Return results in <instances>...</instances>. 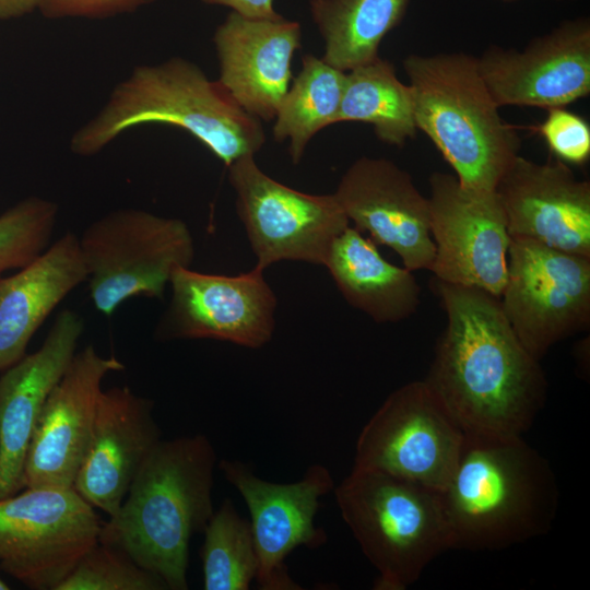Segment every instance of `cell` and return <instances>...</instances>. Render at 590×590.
Masks as SVG:
<instances>
[{
  "instance_id": "obj_1",
  "label": "cell",
  "mask_w": 590,
  "mask_h": 590,
  "mask_svg": "<svg viewBox=\"0 0 590 590\" xmlns=\"http://www.w3.org/2000/svg\"><path fill=\"white\" fill-rule=\"evenodd\" d=\"M447 317L424 379L464 435L520 437L544 406L547 380L500 299L436 280Z\"/></svg>"
},
{
  "instance_id": "obj_2",
  "label": "cell",
  "mask_w": 590,
  "mask_h": 590,
  "mask_svg": "<svg viewBox=\"0 0 590 590\" xmlns=\"http://www.w3.org/2000/svg\"><path fill=\"white\" fill-rule=\"evenodd\" d=\"M216 464L205 435L161 439L118 511L103 521L98 542L121 550L168 590H187L190 541L203 533L214 512Z\"/></svg>"
},
{
  "instance_id": "obj_3",
  "label": "cell",
  "mask_w": 590,
  "mask_h": 590,
  "mask_svg": "<svg viewBox=\"0 0 590 590\" xmlns=\"http://www.w3.org/2000/svg\"><path fill=\"white\" fill-rule=\"evenodd\" d=\"M450 548L497 551L546 534L559 491L548 461L520 437L464 435L438 492Z\"/></svg>"
},
{
  "instance_id": "obj_4",
  "label": "cell",
  "mask_w": 590,
  "mask_h": 590,
  "mask_svg": "<svg viewBox=\"0 0 590 590\" xmlns=\"http://www.w3.org/2000/svg\"><path fill=\"white\" fill-rule=\"evenodd\" d=\"M145 123L180 128L226 166L256 155L266 142L261 120L248 114L219 80L194 62L170 57L133 67L102 108L70 139L74 155L91 157L125 131Z\"/></svg>"
},
{
  "instance_id": "obj_5",
  "label": "cell",
  "mask_w": 590,
  "mask_h": 590,
  "mask_svg": "<svg viewBox=\"0 0 590 590\" xmlns=\"http://www.w3.org/2000/svg\"><path fill=\"white\" fill-rule=\"evenodd\" d=\"M403 69L417 130L433 142L461 185L495 190L519 155L520 138L500 116L477 58L461 51L411 54Z\"/></svg>"
},
{
  "instance_id": "obj_6",
  "label": "cell",
  "mask_w": 590,
  "mask_h": 590,
  "mask_svg": "<svg viewBox=\"0 0 590 590\" xmlns=\"http://www.w3.org/2000/svg\"><path fill=\"white\" fill-rule=\"evenodd\" d=\"M333 491L342 519L378 571L374 589L408 588L450 550L438 492L355 467Z\"/></svg>"
},
{
  "instance_id": "obj_7",
  "label": "cell",
  "mask_w": 590,
  "mask_h": 590,
  "mask_svg": "<svg viewBox=\"0 0 590 590\" xmlns=\"http://www.w3.org/2000/svg\"><path fill=\"white\" fill-rule=\"evenodd\" d=\"M96 310L111 317L133 297L162 298L179 267H190L194 241L176 217L123 208L92 222L79 236Z\"/></svg>"
},
{
  "instance_id": "obj_8",
  "label": "cell",
  "mask_w": 590,
  "mask_h": 590,
  "mask_svg": "<svg viewBox=\"0 0 590 590\" xmlns=\"http://www.w3.org/2000/svg\"><path fill=\"white\" fill-rule=\"evenodd\" d=\"M102 523L73 487H25L0 499V569L32 590H56L98 543Z\"/></svg>"
},
{
  "instance_id": "obj_9",
  "label": "cell",
  "mask_w": 590,
  "mask_h": 590,
  "mask_svg": "<svg viewBox=\"0 0 590 590\" xmlns=\"http://www.w3.org/2000/svg\"><path fill=\"white\" fill-rule=\"evenodd\" d=\"M227 167L255 267L264 271L280 261L323 266L334 239L351 225L334 194H311L283 185L258 166L255 155Z\"/></svg>"
},
{
  "instance_id": "obj_10",
  "label": "cell",
  "mask_w": 590,
  "mask_h": 590,
  "mask_svg": "<svg viewBox=\"0 0 590 590\" xmlns=\"http://www.w3.org/2000/svg\"><path fill=\"white\" fill-rule=\"evenodd\" d=\"M503 311L529 353L541 361L556 343L590 324V258L510 238Z\"/></svg>"
},
{
  "instance_id": "obj_11",
  "label": "cell",
  "mask_w": 590,
  "mask_h": 590,
  "mask_svg": "<svg viewBox=\"0 0 590 590\" xmlns=\"http://www.w3.org/2000/svg\"><path fill=\"white\" fill-rule=\"evenodd\" d=\"M463 439L464 433L425 381H412L391 392L364 425L354 467L440 492Z\"/></svg>"
},
{
  "instance_id": "obj_12",
  "label": "cell",
  "mask_w": 590,
  "mask_h": 590,
  "mask_svg": "<svg viewBox=\"0 0 590 590\" xmlns=\"http://www.w3.org/2000/svg\"><path fill=\"white\" fill-rule=\"evenodd\" d=\"M430 271L441 282L471 286L500 297L507 276L510 235L495 190H477L452 174L429 177Z\"/></svg>"
},
{
  "instance_id": "obj_13",
  "label": "cell",
  "mask_w": 590,
  "mask_h": 590,
  "mask_svg": "<svg viewBox=\"0 0 590 590\" xmlns=\"http://www.w3.org/2000/svg\"><path fill=\"white\" fill-rule=\"evenodd\" d=\"M219 469L246 503L258 556L257 585L261 590H302L290 575L286 557L297 547L317 548L327 534L315 518L319 499L334 488L330 470L310 464L293 483H274L257 476L238 460L223 459Z\"/></svg>"
},
{
  "instance_id": "obj_14",
  "label": "cell",
  "mask_w": 590,
  "mask_h": 590,
  "mask_svg": "<svg viewBox=\"0 0 590 590\" xmlns=\"http://www.w3.org/2000/svg\"><path fill=\"white\" fill-rule=\"evenodd\" d=\"M262 270L238 275L174 270L172 297L155 331L166 340L211 339L260 349L273 335L276 296Z\"/></svg>"
},
{
  "instance_id": "obj_15",
  "label": "cell",
  "mask_w": 590,
  "mask_h": 590,
  "mask_svg": "<svg viewBox=\"0 0 590 590\" xmlns=\"http://www.w3.org/2000/svg\"><path fill=\"white\" fill-rule=\"evenodd\" d=\"M476 58L499 107H566L590 93V19L566 20L523 49L491 46Z\"/></svg>"
},
{
  "instance_id": "obj_16",
  "label": "cell",
  "mask_w": 590,
  "mask_h": 590,
  "mask_svg": "<svg viewBox=\"0 0 590 590\" xmlns=\"http://www.w3.org/2000/svg\"><path fill=\"white\" fill-rule=\"evenodd\" d=\"M350 223L376 245L391 248L411 271L430 270L435 245L428 198L394 162L362 156L333 192Z\"/></svg>"
},
{
  "instance_id": "obj_17",
  "label": "cell",
  "mask_w": 590,
  "mask_h": 590,
  "mask_svg": "<svg viewBox=\"0 0 590 590\" xmlns=\"http://www.w3.org/2000/svg\"><path fill=\"white\" fill-rule=\"evenodd\" d=\"M125 369L91 344L75 353L49 393L38 417L24 465L25 487H73L84 457L105 377Z\"/></svg>"
},
{
  "instance_id": "obj_18",
  "label": "cell",
  "mask_w": 590,
  "mask_h": 590,
  "mask_svg": "<svg viewBox=\"0 0 590 590\" xmlns=\"http://www.w3.org/2000/svg\"><path fill=\"white\" fill-rule=\"evenodd\" d=\"M495 192L510 238L590 258V182L578 179L568 164L518 155Z\"/></svg>"
},
{
  "instance_id": "obj_19",
  "label": "cell",
  "mask_w": 590,
  "mask_h": 590,
  "mask_svg": "<svg viewBox=\"0 0 590 590\" xmlns=\"http://www.w3.org/2000/svg\"><path fill=\"white\" fill-rule=\"evenodd\" d=\"M161 439L152 400L128 386L103 390L73 488L94 508L114 516Z\"/></svg>"
},
{
  "instance_id": "obj_20",
  "label": "cell",
  "mask_w": 590,
  "mask_h": 590,
  "mask_svg": "<svg viewBox=\"0 0 590 590\" xmlns=\"http://www.w3.org/2000/svg\"><path fill=\"white\" fill-rule=\"evenodd\" d=\"M83 331L82 317L62 309L42 346L0 376V499L24 488V465L38 417L75 355Z\"/></svg>"
},
{
  "instance_id": "obj_21",
  "label": "cell",
  "mask_w": 590,
  "mask_h": 590,
  "mask_svg": "<svg viewBox=\"0 0 590 590\" xmlns=\"http://www.w3.org/2000/svg\"><path fill=\"white\" fill-rule=\"evenodd\" d=\"M220 78L234 99L259 120H274L302 45L297 21L252 19L231 12L213 34Z\"/></svg>"
},
{
  "instance_id": "obj_22",
  "label": "cell",
  "mask_w": 590,
  "mask_h": 590,
  "mask_svg": "<svg viewBox=\"0 0 590 590\" xmlns=\"http://www.w3.org/2000/svg\"><path fill=\"white\" fill-rule=\"evenodd\" d=\"M86 280L79 236L72 232L13 275L0 276V371L26 354L46 318Z\"/></svg>"
},
{
  "instance_id": "obj_23",
  "label": "cell",
  "mask_w": 590,
  "mask_h": 590,
  "mask_svg": "<svg viewBox=\"0 0 590 590\" xmlns=\"http://www.w3.org/2000/svg\"><path fill=\"white\" fill-rule=\"evenodd\" d=\"M323 266L344 299L375 322H400L420 306L421 287L412 271L385 259L354 226L334 239Z\"/></svg>"
},
{
  "instance_id": "obj_24",
  "label": "cell",
  "mask_w": 590,
  "mask_h": 590,
  "mask_svg": "<svg viewBox=\"0 0 590 590\" xmlns=\"http://www.w3.org/2000/svg\"><path fill=\"white\" fill-rule=\"evenodd\" d=\"M410 0H309V12L324 43L321 57L349 71L376 59L386 35L398 26Z\"/></svg>"
},
{
  "instance_id": "obj_25",
  "label": "cell",
  "mask_w": 590,
  "mask_h": 590,
  "mask_svg": "<svg viewBox=\"0 0 590 590\" xmlns=\"http://www.w3.org/2000/svg\"><path fill=\"white\" fill-rule=\"evenodd\" d=\"M365 122L384 143L402 148L416 135L413 97L394 66L379 56L346 71L335 123Z\"/></svg>"
},
{
  "instance_id": "obj_26",
  "label": "cell",
  "mask_w": 590,
  "mask_h": 590,
  "mask_svg": "<svg viewBox=\"0 0 590 590\" xmlns=\"http://www.w3.org/2000/svg\"><path fill=\"white\" fill-rule=\"evenodd\" d=\"M346 71L322 58L306 54L302 68L283 97L273 126L275 141H290L294 164L303 158L310 140L322 129L335 125Z\"/></svg>"
},
{
  "instance_id": "obj_27",
  "label": "cell",
  "mask_w": 590,
  "mask_h": 590,
  "mask_svg": "<svg viewBox=\"0 0 590 590\" xmlns=\"http://www.w3.org/2000/svg\"><path fill=\"white\" fill-rule=\"evenodd\" d=\"M200 551L204 590H247L256 579L258 556L250 522L232 499L214 510Z\"/></svg>"
},
{
  "instance_id": "obj_28",
  "label": "cell",
  "mask_w": 590,
  "mask_h": 590,
  "mask_svg": "<svg viewBox=\"0 0 590 590\" xmlns=\"http://www.w3.org/2000/svg\"><path fill=\"white\" fill-rule=\"evenodd\" d=\"M59 215L56 202L27 197L0 214V276L31 263L51 244Z\"/></svg>"
},
{
  "instance_id": "obj_29",
  "label": "cell",
  "mask_w": 590,
  "mask_h": 590,
  "mask_svg": "<svg viewBox=\"0 0 590 590\" xmlns=\"http://www.w3.org/2000/svg\"><path fill=\"white\" fill-rule=\"evenodd\" d=\"M56 590H168V587L121 550L98 542Z\"/></svg>"
},
{
  "instance_id": "obj_30",
  "label": "cell",
  "mask_w": 590,
  "mask_h": 590,
  "mask_svg": "<svg viewBox=\"0 0 590 590\" xmlns=\"http://www.w3.org/2000/svg\"><path fill=\"white\" fill-rule=\"evenodd\" d=\"M536 130L551 153L566 164L582 165L590 156V126L580 115L565 107L546 109Z\"/></svg>"
},
{
  "instance_id": "obj_31",
  "label": "cell",
  "mask_w": 590,
  "mask_h": 590,
  "mask_svg": "<svg viewBox=\"0 0 590 590\" xmlns=\"http://www.w3.org/2000/svg\"><path fill=\"white\" fill-rule=\"evenodd\" d=\"M156 0H39V13L49 20H105L128 13Z\"/></svg>"
},
{
  "instance_id": "obj_32",
  "label": "cell",
  "mask_w": 590,
  "mask_h": 590,
  "mask_svg": "<svg viewBox=\"0 0 590 590\" xmlns=\"http://www.w3.org/2000/svg\"><path fill=\"white\" fill-rule=\"evenodd\" d=\"M205 4L227 7L233 12L252 19H278L273 0H202Z\"/></svg>"
},
{
  "instance_id": "obj_33",
  "label": "cell",
  "mask_w": 590,
  "mask_h": 590,
  "mask_svg": "<svg viewBox=\"0 0 590 590\" xmlns=\"http://www.w3.org/2000/svg\"><path fill=\"white\" fill-rule=\"evenodd\" d=\"M39 0H0V21L20 19L38 9Z\"/></svg>"
},
{
  "instance_id": "obj_34",
  "label": "cell",
  "mask_w": 590,
  "mask_h": 590,
  "mask_svg": "<svg viewBox=\"0 0 590 590\" xmlns=\"http://www.w3.org/2000/svg\"><path fill=\"white\" fill-rule=\"evenodd\" d=\"M10 589L8 583L4 582L1 578H0V590H8Z\"/></svg>"
},
{
  "instance_id": "obj_35",
  "label": "cell",
  "mask_w": 590,
  "mask_h": 590,
  "mask_svg": "<svg viewBox=\"0 0 590 590\" xmlns=\"http://www.w3.org/2000/svg\"><path fill=\"white\" fill-rule=\"evenodd\" d=\"M500 1H504V2H512V1H518V0H500Z\"/></svg>"
}]
</instances>
